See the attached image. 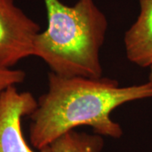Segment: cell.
<instances>
[{
    "label": "cell",
    "mask_w": 152,
    "mask_h": 152,
    "mask_svg": "<svg viewBox=\"0 0 152 152\" xmlns=\"http://www.w3.org/2000/svg\"><path fill=\"white\" fill-rule=\"evenodd\" d=\"M26 73L20 69L0 68V95L10 86H15L24 81Z\"/></svg>",
    "instance_id": "cell-7"
},
{
    "label": "cell",
    "mask_w": 152,
    "mask_h": 152,
    "mask_svg": "<svg viewBox=\"0 0 152 152\" xmlns=\"http://www.w3.org/2000/svg\"><path fill=\"white\" fill-rule=\"evenodd\" d=\"M148 82L152 84V66L150 68V74H149V80H148Z\"/></svg>",
    "instance_id": "cell-8"
},
{
    "label": "cell",
    "mask_w": 152,
    "mask_h": 152,
    "mask_svg": "<svg viewBox=\"0 0 152 152\" xmlns=\"http://www.w3.org/2000/svg\"><path fill=\"white\" fill-rule=\"evenodd\" d=\"M152 98V84L120 86L107 77L60 76L48 74V91L41 96L30 115V141L37 151L80 126H89L101 136L119 139L122 127L111 114L128 102Z\"/></svg>",
    "instance_id": "cell-1"
},
{
    "label": "cell",
    "mask_w": 152,
    "mask_h": 152,
    "mask_svg": "<svg viewBox=\"0 0 152 152\" xmlns=\"http://www.w3.org/2000/svg\"><path fill=\"white\" fill-rule=\"evenodd\" d=\"M48 147L50 152H102L104 139L95 133L71 130L55 140Z\"/></svg>",
    "instance_id": "cell-6"
},
{
    "label": "cell",
    "mask_w": 152,
    "mask_h": 152,
    "mask_svg": "<svg viewBox=\"0 0 152 152\" xmlns=\"http://www.w3.org/2000/svg\"><path fill=\"white\" fill-rule=\"evenodd\" d=\"M40 32L39 25L15 4V0H0V68L12 69L33 56Z\"/></svg>",
    "instance_id": "cell-3"
},
{
    "label": "cell",
    "mask_w": 152,
    "mask_h": 152,
    "mask_svg": "<svg viewBox=\"0 0 152 152\" xmlns=\"http://www.w3.org/2000/svg\"><path fill=\"white\" fill-rule=\"evenodd\" d=\"M43 1L48 27L37 36L33 56L58 75L102 77L100 53L108 28L103 12L94 0H78L72 6Z\"/></svg>",
    "instance_id": "cell-2"
},
{
    "label": "cell",
    "mask_w": 152,
    "mask_h": 152,
    "mask_svg": "<svg viewBox=\"0 0 152 152\" xmlns=\"http://www.w3.org/2000/svg\"><path fill=\"white\" fill-rule=\"evenodd\" d=\"M140 15L126 31L124 47L128 60L141 68L152 66V0H139Z\"/></svg>",
    "instance_id": "cell-5"
},
{
    "label": "cell",
    "mask_w": 152,
    "mask_h": 152,
    "mask_svg": "<svg viewBox=\"0 0 152 152\" xmlns=\"http://www.w3.org/2000/svg\"><path fill=\"white\" fill-rule=\"evenodd\" d=\"M37 101L31 92H20L15 86L0 95V152H36L28 145L21 128V119L31 115ZM39 152H50L49 147Z\"/></svg>",
    "instance_id": "cell-4"
}]
</instances>
